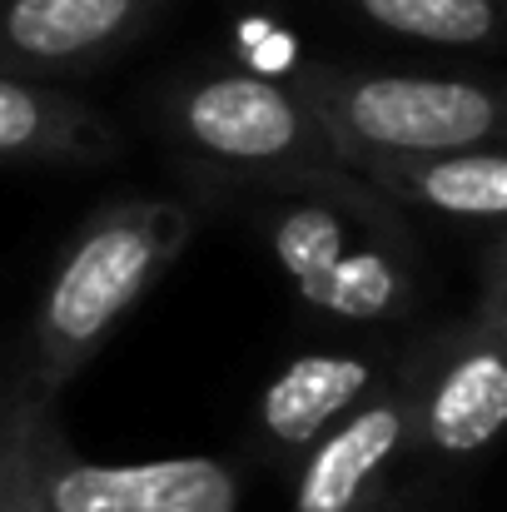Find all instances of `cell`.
Wrapping results in <instances>:
<instances>
[{
    "mask_svg": "<svg viewBox=\"0 0 507 512\" xmlns=\"http://www.w3.org/2000/svg\"><path fill=\"white\" fill-rule=\"evenodd\" d=\"M184 239L189 214L179 204H120L75 239L35 319V368L45 393L100 348L125 309H135V299L174 264Z\"/></svg>",
    "mask_w": 507,
    "mask_h": 512,
    "instance_id": "obj_1",
    "label": "cell"
},
{
    "mask_svg": "<svg viewBox=\"0 0 507 512\" xmlns=\"http://www.w3.org/2000/svg\"><path fill=\"white\" fill-rule=\"evenodd\" d=\"M299 95L319 115L334 155H433L493 145L503 105L473 80L433 75H358L334 65L299 70Z\"/></svg>",
    "mask_w": 507,
    "mask_h": 512,
    "instance_id": "obj_2",
    "label": "cell"
},
{
    "mask_svg": "<svg viewBox=\"0 0 507 512\" xmlns=\"http://www.w3.org/2000/svg\"><path fill=\"white\" fill-rule=\"evenodd\" d=\"M239 483L214 458L85 463L40 423L0 443V512H234Z\"/></svg>",
    "mask_w": 507,
    "mask_h": 512,
    "instance_id": "obj_3",
    "label": "cell"
},
{
    "mask_svg": "<svg viewBox=\"0 0 507 512\" xmlns=\"http://www.w3.org/2000/svg\"><path fill=\"white\" fill-rule=\"evenodd\" d=\"M189 140L229 165L274 170V165H319L334 160V140L299 90H284L269 75H214L194 85L179 105Z\"/></svg>",
    "mask_w": 507,
    "mask_h": 512,
    "instance_id": "obj_4",
    "label": "cell"
},
{
    "mask_svg": "<svg viewBox=\"0 0 507 512\" xmlns=\"http://www.w3.org/2000/svg\"><path fill=\"white\" fill-rule=\"evenodd\" d=\"M274 254L309 309L338 319H388L408 304V274L329 204H294L274 219Z\"/></svg>",
    "mask_w": 507,
    "mask_h": 512,
    "instance_id": "obj_5",
    "label": "cell"
},
{
    "mask_svg": "<svg viewBox=\"0 0 507 512\" xmlns=\"http://www.w3.org/2000/svg\"><path fill=\"white\" fill-rule=\"evenodd\" d=\"M165 0H0V70H80L135 40Z\"/></svg>",
    "mask_w": 507,
    "mask_h": 512,
    "instance_id": "obj_6",
    "label": "cell"
},
{
    "mask_svg": "<svg viewBox=\"0 0 507 512\" xmlns=\"http://www.w3.org/2000/svg\"><path fill=\"white\" fill-rule=\"evenodd\" d=\"M348 165H358L388 194L438 214L503 219L507 209V160L493 145L433 150V155H348Z\"/></svg>",
    "mask_w": 507,
    "mask_h": 512,
    "instance_id": "obj_7",
    "label": "cell"
},
{
    "mask_svg": "<svg viewBox=\"0 0 507 512\" xmlns=\"http://www.w3.org/2000/svg\"><path fill=\"white\" fill-rule=\"evenodd\" d=\"M403 428H408V413L398 403H373L353 413L338 433H329L309 453L294 512H353L363 488L373 483V473L398 453Z\"/></svg>",
    "mask_w": 507,
    "mask_h": 512,
    "instance_id": "obj_8",
    "label": "cell"
},
{
    "mask_svg": "<svg viewBox=\"0 0 507 512\" xmlns=\"http://www.w3.org/2000/svg\"><path fill=\"white\" fill-rule=\"evenodd\" d=\"M110 130L80 105L35 80L0 70V155L35 160H95L105 155Z\"/></svg>",
    "mask_w": 507,
    "mask_h": 512,
    "instance_id": "obj_9",
    "label": "cell"
},
{
    "mask_svg": "<svg viewBox=\"0 0 507 512\" xmlns=\"http://www.w3.org/2000/svg\"><path fill=\"white\" fill-rule=\"evenodd\" d=\"M368 388V363L343 358V353H309L294 358L259 403L264 433L279 443H314L324 433V423H334L348 403H358Z\"/></svg>",
    "mask_w": 507,
    "mask_h": 512,
    "instance_id": "obj_10",
    "label": "cell"
},
{
    "mask_svg": "<svg viewBox=\"0 0 507 512\" xmlns=\"http://www.w3.org/2000/svg\"><path fill=\"white\" fill-rule=\"evenodd\" d=\"M507 418V368L493 343L468 348L428 403V438L443 453H478Z\"/></svg>",
    "mask_w": 507,
    "mask_h": 512,
    "instance_id": "obj_11",
    "label": "cell"
},
{
    "mask_svg": "<svg viewBox=\"0 0 507 512\" xmlns=\"http://www.w3.org/2000/svg\"><path fill=\"white\" fill-rule=\"evenodd\" d=\"M378 30L428 45H488L498 35V0H353Z\"/></svg>",
    "mask_w": 507,
    "mask_h": 512,
    "instance_id": "obj_12",
    "label": "cell"
}]
</instances>
